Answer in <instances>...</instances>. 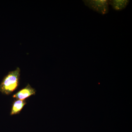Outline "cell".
Here are the masks:
<instances>
[{
	"label": "cell",
	"mask_w": 132,
	"mask_h": 132,
	"mask_svg": "<svg viewBox=\"0 0 132 132\" xmlns=\"http://www.w3.org/2000/svg\"><path fill=\"white\" fill-rule=\"evenodd\" d=\"M82 1L86 6L102 15L106 14L109 12L108 0H84Z\"/></svg>",
	"instance_id": "obj_2"
},
{
	"label": "cell",
	"mask_w": 132,
	"mask_h": 132,
	"mask_svg": "<svg viewBox=\"0 0 132 132\" xmlns=\"http://www.w3.org/2000/svg\"><path fill=\"white\" fill-rule=\"evenodd\" d=\"M36 91L31 87L29 84L13 95V97L16 100H25L32 95L35 94Z\"/></svg>",
	"instance_id": "obj_3"
},
{
	"label": "cell",
	"mask_w": 132,
	"mask_h": 132,
	"mask_svg": "<svg viewBox=\"0 0 132 132\" xmlns=\"http://www.w3.org/2000/svg\"><path fill=\"white\" fill-rule=\"evenodd\" d=\"M130 2L128 0H110L109 1V4L114 10L120 11L125 9Z\"/></svg>",
	"instance_id": "obj_4"
},
{
	"label": "cell",
	"mask_w": 132,
	"mask_h": 132,
	"mask_svg": "<svg viewBox=\"0 0 132 132\" xmlns=\"http://www.w3.org/2000/svg\"><path fill=\"white\" fill-rule=\"evenodd\" d=\"M27 104L26 100H15L12 104L10 115L19 114L25 105Z\"/></svg>",
	"instance_id": "obj_5"
},
{
	"label": "cell",
	"mask_w": 132,
	"mask_h": 132,
	"mask_svg": "<svg viewBox=\"0 0 132 132\" xmlns=\"http://www.w3.org/2000/svg\"><path fill=\"white\" fill-rule=\"evenodd\" d=\"M20 69L17 67L14 71L9 72L0 84V92L3 94L9 95L16 90L20 81Z\"/></svg>",
	"instance_id": "obj_1"
}]
</instances>
